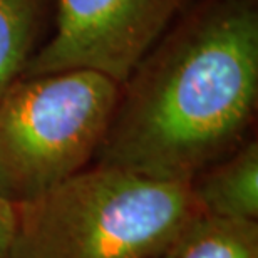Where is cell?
<instances>
[{
	"instance_id": "1",
	"label": "cell",
	"mask_w": 258,
	"mask_h": 258,
	"mask_svg": "<svg viewBox=\"0 0 258 258\" xmlns=\"http://www.w3.org/2000/svg\"><path fill=\"white\" fill-rule=\"evenodd\" d=\"M256 101V0H201L121 86L94 164L193 181L243 144Z\"/></svg>"
},
{
	"instance_id": "2",
	"label": "cell",
	"mask_w": 258,
	"mask_h": 258,
	"mask_svg": "<svg viewBox=\"0 0 258 258\" xmlns=\"http://www.w3.org/2000/svg\"><path fill=\"white\" fill-rule=\"evenodd\" d=\"M7 258H154L205 216L191 181L94 164L15 205Z\"/></svg>"
},
{
	"instance_id": "3",
	"label": "cell",
	"mask_w": 258,
	"mask_h": 258,
	"mask_svg": "<svg viewBox=\"0 0 258 258\" xmlns=\"http://www.w3.org/2000/svg\"><path fill=\"white\" fill-rule=\"evenodd\" d=\"M119 89L82 69L19 77L0 97V195L25 203L87 168Z\"/></svg>"
},
{
	"instance_id": "4",
	"label": "cell",
	"mask_w": 258,
	"mask_h": 258,
	"mask_svg": "<svg viewBox=\"0 0 258 258\" xmlns=\"http://www.w3.org/2000/svg\"><path fill=\"white\" fill-rule=\"evenodd\" d=\"M189 0H55V27L20 77L92 71L122 86Z\"/></svg>"
},
{
	"instance_id": "5",
	"label": "cell",
	"mask_w": 258,
	"mask_h": 258,
	"mask_svg": "<svg viewBox=\"0 0 258 258\" xmlns=\"http://www.w3.org/2000/svg\"><path fill=\"white\" fill-rule=\"evenodd\" d=\"M205 215L258 221V143L250 139L193 179Z\"/></svg>"
},
{
	"instance_id": "6",
	"label": "cell",
	"mask_w": 258,
	"mask_h": 258,
	"mask_svg": "<svg viewBox=\"0 0 258 258\" xmlns=\"http://www.w3.org/2000/svg\"><path fill=\"white\" fill-rule=\"evenodd\" d=\"M44 0H0V97L35 52Z\"/></svg>"
},
{
	"instance_id": "7",
	"label": "cell",
	"mask_w": 258,
	"mask_h": 258,
	"mask_svg": "<svg viewBox=\"0 0 258 258\" xmlns=\"http://www.w3.org/2000/svg\"><path fill=\"white\" fill-rule=\"evenodd\" d=\"M174 258H258V223L205 215L178 241Z\"/></svg>"
},
{
	"instance_id": "8",
	"label": "cell",
	"mask_w": 258,
	"mask_h": 258,
	"mask_svg": "<svg viewBox=\"0 0 258 258\" xmlns=\"http://www.w3.org/2000/svg\"><path fill=\"white\" fill-rule=\"evenodd\" d=\"M15 205L0 195V258H7L15 231Z\"/></svg>"
},
{
	"instance_id": "9",
	"label": "cell",
	"mask_w": 258,
	"mask_h": 258,
	"mask_svg": "<svg viewBox=\"0 0 258 258\" xmlns=\"http://www.w3.org/2000/svg\"><path fill=\"white\" fill-rule=\"evenodd\" d=\"M174 255H176V246H173V248L169 250V251H166V253L158 255V256H154V258H174Z\"/></svg>"
}]
</instances>
